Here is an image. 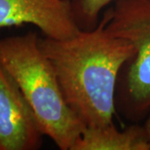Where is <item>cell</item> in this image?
<instances>
[{
  "mask_svg": "<svg viewBox=\"0 0 150 150\" xmlns=\"http://www.w3.org/2000/svg\"><path fill=\"white\" fill-rule=\"evenodd\" d=\"M72 150H150L143 125L119 131L113 123L86 127Z\"/></svg>",
  "mask_w": 150,
  "mask_h": 150,
  "instance_id": "obj_6",
  "label": "cell"
},
{
  "mask_svg": "<svg viewBox=\"0 0 150 150\" xmlns=\"http://www.w3.org/2000/svg\"><path fill=\"white\" fill-rule=\"evenodd\" d=\"M43 136L16 82L0 64V150H36Z\"/></svg>",
  "mask_w": 150,
  "mask_h": 150,
  "instance_id": "obj_5",
  "label": "cell"
},
{
  "mask_svg": "<svg viewBox=\"0 0 150 150\" xmlns=\"http://www.w3.org/2000/svg\"><path fill=\"white\" fill-rule=\"evenodd\" d=\"M143 126H144L145 134H146V137H147V139H148L150 148V113L144 118V123Z\"/></svg>",
  "mask_w": 150,
  "mask_h": 150,
  "instance_id": "obj_8",
  "label": "cell"
},
{
  "mask_svg": "<svg viewBox=\"0 0 150 150\" xmlns=\"http://www.w3.org/2000/svg\"><path fill=\"white\" fill-rule=\"evenodd\" d=\"M32 24L45 37L67 39L81 31L73 0H0V31Z\"/></svg>",
  "mask_w": 150,
  "mask_h": 150,
  "instance_id": "obj_4",
  "label": "cell"
},
{
  "mask_svg": "<svg viewBox=\"0 0 150 150\" xmlns=\"http://www.w3.org/2000/svg\"><path fill=\"white\" fill-rule=\"evenodd\" d=\"M106 23L103 14L93 28L81 29L74 37L38 38L65 101L86 127L113 123L118 77L135 53L134 45L112 34Z\"/></svg>",
  "mask_w": 150,
  "mask_h": 150,
  "instance_id": "obj_1",
  "label": "cell"
},
{
  "mask_svg": "<svg viewBox=\"0 0 150 150\" xmlns=\"http://www.w3.org/2000/svg\"><path fill=\"white\" fill-rule=\"evenodd\" d=\"M103 14L108 31L135 48L120 72L115 102L120 114L139 123L150 113V0H116Z\"/></svg>",
  "mask_w": 150,
  "mask_h": 150,
  "instance_id": "obj_3",
  "label": "cell"
},
{
  "mask_svg": "<svg viewBox=\"0 0 150 150\" xmlns=\"http://www.w3.org/2000/svg\"><path fill=\"white\" fill-rule=\"evenodd\" d=\"M116 0H73L76 20L82 29H92L98 23L100 12Z\"/></svg>",
  "mask_w": 150,
  "mask_h": 150,
  "instance_id": "obj_7",
  "label": "cell"
},
{
  "mask_svg": "<svg viewBox=\"0 0 150 150\" xmlns=\"http://www.w3.org/2000/svg\"><path fill=\"white\" fill-rule=\"evenodd\" d=\"M37 33L0 38V64L16 82L43 136L72 150L86 126L68 105Z\"/></svg>",
  "mask_w": 150,
  "mask_h": 150,
  "instance_id": "obj_2",
  "label": "cell"
}]
</instances>
